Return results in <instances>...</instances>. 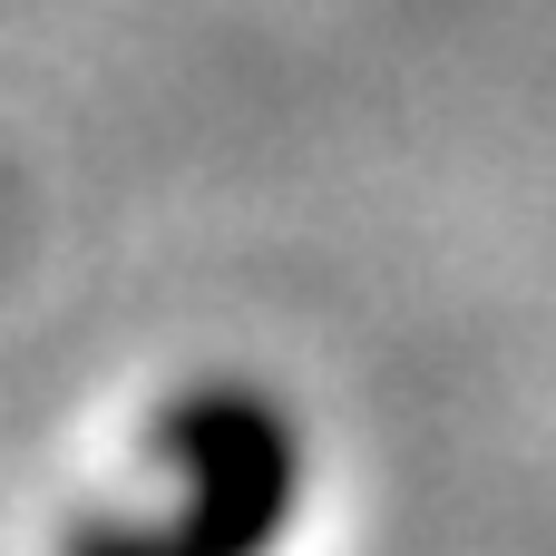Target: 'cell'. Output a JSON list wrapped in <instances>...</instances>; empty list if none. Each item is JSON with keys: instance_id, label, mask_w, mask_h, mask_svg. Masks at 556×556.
<instances>
[{"instance_id": "6da1fadb", "label": "cell", "mask_w": 556, "mask_h": 556, "mask_svg": "<svg viewBox=\"0 0 556 556\" xmlns=\"http://www.w3.org/2000/svg\"><path fill=\"white\" fill-rule=\"evenodd\" d=\"M313 498V440L293 401L244 371L186 381L147 410V489L98 498L59 556H283Z\"/></svg>"}]
</instances>
